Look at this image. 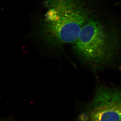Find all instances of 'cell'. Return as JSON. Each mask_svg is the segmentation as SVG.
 <instances>
[{"instance_id": "obj_1", "label": "cell", "mask_w": 121, "mask_h": 121, "mask_svg": "<svg viewBox=\"0 0 121 121\" xmlns=\"http://www.w3.org/2000/svg\"><path fill=\"white\" fill-rule=\"evenodd\" d=\"M44 5L41 35L53 48L74 43L82 27L93 17V11L83 0H46Z\"/></svg>"}, {"instance_id": "obj_2", "label": "cell", "mask_w": 121, "mask_h": 121, "mask_svg": "<svg viewBox=\"0 0 121 121\" xmlns=\"http://www.w3.org/2000/svg\"><path fill=\"white\" fill-rule=\"evenodd\" d=\"M120 42L116 29L93 17L82 27L73 49L84 63L105 65L112 62L118 54Z\"/></svg>"}, {"instance_id": "obj_3", "label": "cell", "mask_w": 121, "mask_h": 121, "mask_svg": "<svg viewBox=\"0 0 121 121\" xmlns=\"http://www.w3.org/2000/svg\"><path fill=\"white\" fill-rule=\"evenodd\" d=\"M78 121H121V90L99 87Z\"/></svg>"}, {"instance_id": "obj_4", "label": "cell", "mask_w": 121, "mask_h": 121, "mask_svg": "<svg viewBox=\"0 0 121 121\" xmlns=\"http://www.w3.org/2000/svg\"><path fill=\"white\" fill-rule=\"evenodd\" d=\"M119 70L121 71V67L119 68Z\"/></svg>"}]
</instances>
